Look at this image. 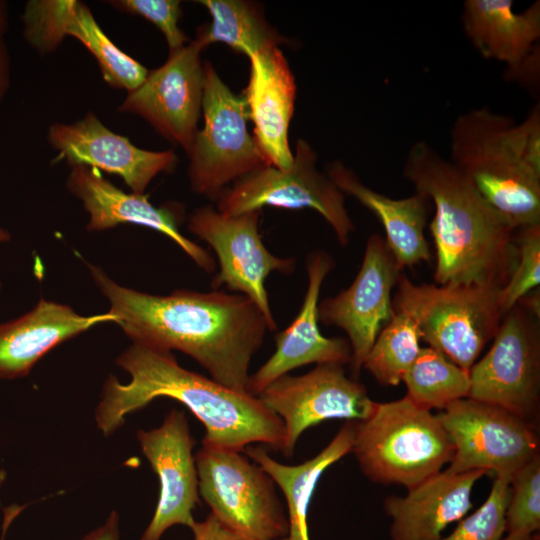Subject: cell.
<instances>
[{"instance_id": "cell-21", "label": "cell", "mask_w": 540, "mask_h": 540, "mask_svg": "<svg viewBox=\"0 0 540 540\" xmlns=\"http://www.w3.org/2000/svg\"><path fill=\"white\" fill-rule=\"evenodd\" d=\"M249 60V81L242 96L254 125V141L268 166L289 169L294 159L288 132L295 107V78L279 47Z\"/></svg>"}, {"instance_id": "cell-36", "label": "cell", "mask_w": 540, "mask_h": 540, "mask_svg": "<svg viewBox=\"0 0 540 540\" xmlns=\"http://www.w3.org/2000/svg\"><path fill=\"white\" fill-rule=\"evenodd\" d=\"M81 540H120L118 512L113 510L102 525L87 533Z\"/></svg>"}, {"instance_id": "cell-24", "label": "cell", "mask_w": 540, "mask_h": 540, "mask_svg": "<svg viewBox=\"0 0 540 540\" xmlns=\"http://www.w3.org/2000/svg\"><path fill=\"white\" fill-rule=\"evenodd\" d=\"M328 177L344 194L355 198L379 219L385 230V242L399 267L414 266L431 259L424 235L428 220L429 198L420 192L394 199L365 185L357 174L340 161L326 166Z\"/></svg>"}, {"instance_id": "cell-27", "label": "cell", "mask_w": 540, "mask_h": 540, "mask_svg": "<svg viewBox=\"0 0 540 540\" xmlns=\"http://www.w3.org/2000/svg\"><path fill=\"white\" fill-rule=\"evenodd\" d=\"M210 24L197 29L206 45L221 42L248 58L278 48L287 39L266 20L262 7L246 0H201Z\"/></svg>"}, {"instance_id": "cell-26", "label": "cell", "mask_w": 540, "mask_h": 540, "mask_svg": "<svg viewBox=\"0 0 540 540\" xmlns=\"http://www.w3.org/2000/svg\"><path fill=\"white\" fill-rule=\"evenodd\" d=\"M356 421H346L330 443L313 458L297 465H285L272 458L263 446L248 445L243 452L257 463L284 494L288 532L280 540H310L308 510L324 471L351 453Z\"/></svg>"}, {"instance_id": "cell-29", "label": "cell", "mask_w": 540, "mask_h": 540, "mask_svg": "<svg viewBox=\"0 0 540 540\" xmlns=\"http://www.w3.org/2000/svg\"><path fill=\"white\" fill-rule=\"evenodd\" d=\"M421 333L405 313L394 312L379 332L362 368L384 386H397L420 352Z\"/></svg>"}, {"instance_id": "cell-4", "label": "cell", "mask_w": 540, "mask_h": 540, "mask_svg": "<svg viewBox=\"0 0 540 540\" xmlns=\"http://www.w3.org/2000/svg\"><path fill=\"white\" fill-rule=\"evenodd\" d=\"M450 162L514 230L540 224V106L521 121L472 108L450 130Z\"/></svg>"}, {"instance_id": "cell-18", "label": "cell", "mask_w": 540, "mask_h": 540, "mask_svg": "<svg viewBox=\"0 0 540 540\" xmlns=\"http://www.w3.org/2000/svg\"><path fill=\"white\" fill-rule=\"evenodd\" d=\"M47 140L59 152L58 158L71 167L84 165L118 175L136 194H143L156 175L173 171L178 162L173 150L139 148L108 129L92 112L71 124H52Z\"/></svg>"}, {"instance_id": "cell-12", "label": "cell", "mask_w": 540, "mask_h": 540, "mask_svg": "<svg viewBox=\"0 0 540 540\" xmlns=\"http://www.w3.org/2000/svg\"><path fill=\"white\" fill-rule=\"evenodd\" d=\"M260 216L261 210L225 215L203 206L190 215L188 230L209 244L217 256L219 271L212 288L226 286L249 298L264 315L270 331H275L265 280L272 272L291 274L296 260L278 257L266 248L259 233Z\"/></svg>"}, {"instance_id": "cell-32", "label": "cell", "mask_w": 540, "mask_h": 540, "mask_svg": "<svg viewBox=\"0 0 540 540\" xmlns=\"http://www.w3.org/2000/svg\"><path fill=\"white\" fill-rule=\"evenodd\" d=\"M510 483L496 477L483 504L458 521L455 529L439 540H500L505 533V511Z\"/></svg>"}, {"instance_id": "cell-9", "label": "cell", "mask_w": 540, "mask_h": 540, "mask_svg": "<svg viewBox=\"0 0 540 540\" xmlns=\"http://www.w3.org/2000/svg\"><path fill=\"white\" fill-rule=\"evenodd\" d=\"M293 155L289 169L265 165L233 182L218 196L216 209L225 215H238L266 206L311 208L330 225L341 246H346L355 225L345 195L316 168L317 155L307 141L299 139Z\"/></svg>"}, {"instance_id": "cell-31", "label": "cell", "mask_w": 540, "mask_h": 540, "mask_svg": "<svg viewBox=\"0 0 540 540\" xmlns=\"http://www.w3.org/2000/svg\"><path fill=\"white\" fill-rule=\"evenodd\" d=\"M513 240L517 261L508 282L500 291L503 314L540 283V224L515 229Z\"/></svg>"}, {"instance_id": "cell-6", "label": "cell", "mask_w": 540, "mask_h": 540, "mask_svg": "<svg viewBox=\"0 0 540 540\" xmlns=\"http://www.w3.org/2000/svg\"><path fill=\"white\" fill-rule=\"evenodd\" d=\"M501 289L476 284H415L400 273L392 308L415 321L429 347L469 371L499 328Z\"/></svg>"}, {"instance_id": "cell-42", "label": "cell", "mask_w": 540, "mask_h": 540, "mask_svg": "<svg viewBox=\"0 0 540 540\" xmlns=\"http://www.w3.org/2000/svg\"><path fill=\"white\" fill-rule=\"evenodd\" d=\"M9 239H10L9 233L5 231L4 229L0 228V242L8 241Z\"/></svg>"}, {"instance_id": "cell-34", "label": "cell", "mask_w": 540, "mask_h": 540, "mask_svg": "<svg viewBox=\"0 0 540 540\" xmlns=\"http://www.w3.org/2000/svg\"><path fill=\"white\" fill-rule=\"evenodd\" d=\"M504 77L517 82L530 92L538 93L540 84L539 44L520 63L512 67H507Z\"/></svg>"}, {"instance_id": "cell-35", "label": "cell", "mask_w": 540, "mask_h": 540, "mask_svg": "<svg viewBox=\"0 0 540 540\" xmlns=\"http://www.w3.org/2000/svg\"><path fill=\"white\" fill-rule=\"evenodd\" d=\"M194 540H254L222 523L212 513L191 529Z\"/></svg>"}, {"instance_id": "cell-22", "label": "cell", "mask_w": 540, "mask_h": 540, "mask_svg": "<svg viewBox=\"0 0 540 540\" xmlns=\"http://www.w3.org/2000/svg\"><path fill=\"white\" fill-rule=\"evenodd\" d=\"M486 474L446 469L408 489L405 496L386 497L383 506L391 519V540H439L450 524L472 508L473 488Z\"/></svg>"}, {"instance_id": "cell-30", "label": "cell", "mask_w": 540, "mask_h": 540, "mask_svg": "<svg viewBox=\"0 0 540 540\" xmlns=\"http://www.w3.org/2000/svg\"><path fill=\"white\" fill-rule=\"evenodd\" d=\"M505 511V533L530 535L540 529V453L520 468L510 481Z\"/></svg>"}, {"instance_id": "cell-8", "label": "cell", "mask_w": 540, "mask_h": 540, "mask_svg": "<svg viewBox=\"0 0 540 540\" xmlns=\"http://www.w3.org/2000/svg\"><path fill=\"white\" fill-rule=\"evenodd\" d=\"M199 496L228 527L254 540H280L288 519L275 482L243 451L202 444L195 455Z\"/></svg>"}, {"instance_id": "cell-33", "label": "cell", "mask_w": 540, "mask_h": 540, "mask_svg": "<svg viewBox=\"0 0 540 540\" xmlns=\"http://www.w3.org/2000/svg\"><path fill=\"white\" fill-rule=\"evenodd\" d=\"M108 3L121 12L139 15L153 23L164 35L169 53L190 42L178 25L182 15L178 0H113Z\"/></svg>"}, {"instance_id": "cell-25", "label": "cell", "mask_w": 540, "mask_h": 540, "mask_svg": "<svg viewBox=\"0 0 540 540\" xmlns=\"http://www.w3.org/2000/svg\"><path fill=\"white\" fill-rule=\"evenodd\" d=\"M512 0H466L461 23L476 50L487 59L512 67L520 63L540 38V1L520 13Z\"/></svg>"}, {"instance_id": "cell-5", "label": "cell", "mask_w": 540, "mask_h": 540, "mask_svg": "<svg viewBox=\"0 0 540 540\" xmlns=\"http://www.w3.org/2000/svg\"><path fill=\"white\" fill-rule=\"evenodd\" d=\"M351 452L370 481L408 490L442 471L454 446L438 415L405 396L355 422Z\"/></svg>"}, {"instance_id": "cell-3", "label": "cell", "mask_w": 540, "mask_h": 540, "mask_svg": "<svg viewBox=\"0 0 540 540\" xmlns=\"http://www.w3.org/2000/svg\"><path fill=\"white\" fill-rule=\"evenodd\" d=\"M403 176L434 204L435 283L503 288L517 261L514 229L424 140L408 150Z\"/></svg>"}, {"instance_id": "cell-11", "label": "cell", "mask_w": 540, "mask_h": 540, "mask_svg": "<svg viewBox=\"0 0 540 540\" xmlns=\"http://www.w3.org/2000/svg\"><path fill=\"white\" fill-rule=\"evenodd\" d=\"M531 315L519 304L503 314L488 352L469 370L468 398L502 407L535 424L540 404V337Z\"/></svg>"}, {"instance_id": "cell-7", "label": "cell", "mask_w": 540, "mask_h": 540, "mask_svg": "<svg viewBox=\"0 0 540 540\" xmlns=\"http://www.w3.org/2000/svg\"><path fill=\"white\" fill-rule=\"evenodd\" d=\"M204 124L188 157L191 190L216 201L230 183L267 165L248 130V109L210 62L204 64Z\"/></svg>"}, {"instance_id": "cell-20", "label": "cell", "mask_w": 540, "mask_h": 540, "mask_svg": "<svg viewBox=\"0 0 540 540\" xmlns=\"http://www.w3.org/2000/svg\"><path fill=\"white\" fill-rule=\"evenodd\" d=\"M67 188L82 201L88 212V230H105L122 223L142 225L169 237L202 270L214 272L216 263L213 257L180 233L179 217L173 209L155 207L143 194L125 193L107 181L98 170L84 165L71 167Z\"/></svg>"}, {"instance_id": "cell-28", "label": "cell", "mask_w": 540, "mask_h": 540, "mask_svg": "<svg viewBox=\"0 0 540 540\" xmlns=\"http://www.w3.org/2000/svg\"><path fill=\"white\" fill-rule=\"evenodd\" d=\"M402 381L407 389L406 396L430 411L444 410L453 402L467 398L470 392L469 371L429 346L421 347Z\"/></svg>"}, {"instance_id": "cell-23", "label": "cell", "mask_w": 540, "mask_h": 540, "mask_svg": "<svg viewBox=\"0 0 540 540\" xmlns=\"http://www.w3.org/2000/svg\"><path fill=\"white\" fill-rule=\"evenodd\" d=\"M107 321L116 322L109 311L82 316L67 305L41 299L28 313L0 324V379L26 376L55 346Z\"/></svg>"}, {"instance_id": "cell-13", "label": "cell", "mask_w": 540, "mask_h": 540, "mask_svg": "<svg viewBox=\"0 0 540 540\" xmlns=\"http://www.w3.org/2000/svg\"><path fill=\"white\" fill-rule=\"evenodd\" d=\"M282 421V454L291 458L302 433L329 419L362 421L375 409L363 384L349 378L340 364H319L309 372L283 375L257 396Z\"/></svg>"}, {"instance_id": "cell-41", "label": "cell", "mask_w": 540, "mask_h": 540, "mask_svg": "<svg viewBox=\"0 0 540 540\" xmlns=\"http://www.w3.org/2000/svg\"><path fill=\"white\" fill-rule=\"evenodd\" d=\"M500 540H540V538L538 533L530 535L506 534V536H503Z\"/></svg>"}, {"instance_id": "cell-2", "label": "cell", "mask_w": 540, "mask_h": 540, "mask_svg": "<svg viewBox=\"0 0 540 540\" xmlns=\"http://www.w3.org/2000/svg\"><path fill=\"white\" fill-rule=\"evenodd\" d=\"M116 363L130 380L121 383L110 375L104 383L94 416L104 436L116 432L130 413L166 397L187 407L203 424L204 445L243 451L259 443L282 450L283 423L257 396L187 370L171 351L143 343L132 342Z\"/></svg>"}, {"instance_id": "cell-38", "label": "cell", "mask_w": 540, "mask_h": 540, "mask_svg": "<svg viewBox=\"0 0 540 540\" xmlns=\"http://www.w3.org/2000/svg\"><path fill=\"white\" fill-rule=\"evenodd\" d=\"M539 290L537 291H531L525 296H523L517 304L522 306L525 310H527L530 314H532L534 317L539 318V306H540V299H539Z\"/></svg>"}, {"instance_id": "cell-17", "label": "cell", "mask_w": 540, "mask_h": 540, "mask_svg": "<svg viewBox=\"0 0 540 540\" xmlns=\"http://www.w3.org/2000/svg\"><path fill=\"white\" fill-rule=\"evenodd\" d=\"M23 37L41 54L55 51L65 36L79 40L96 59L104 80L131 92L149 70L114 44L90 9L77 0H30L21 15Z\"/></svg>"}, {"instance_id": "cell-16", "label": "cell", "mask_w": 540, "mask_h": 540, "mask_svg": "<svg viewBox=\"0 0 540 540\" xmlns=\"http://www.w3.org/2000/svg\"><path fill=\"white\" fill-rule=\"evenodd\" d=\"M143 455L157 474L159 498L153 517L139 540H160L174 525L190 530L199 502L198 474L193 456L195 440L183 411L171 410L161 425L137 432Z\"/></svg>"}, {"instance_id": "cell-14", "label": "cell", "mask_w": 540, "mask_h": 540, "mask_svg": "<svg viewBox=\"0 0 540 540\" xmlns=\"http://www.w3.org/2000/svg\"><path fill=\"white\" fill-rule=\"evenodd\" d=\"M207 47L197 32L181 49L170 52L167 61L148 72L144 82L128 92L119 106L134 113L170 142L190 152L202 111L204 64L200 53Z\"/></svg>"}, {"instance_id": "cell-37", "label": "cell", "mask_w": 540, "mask_h": 540, "mask_svg": "<svg viewBox=\"0 0 540 540\" xmlns=\"http://www.w3.org/2000/svg\"><path fill=\"white\" fill-rule=\"evenodd\" d=\"M10 72L9 53L4 38H0V103L10 86Z\"/></svg>"}, {"instance_id": "cell-40", "label": "cell", "mask_w": 540, "mask_h": 540, "mask_svg": "<svg viewBox=\"0 0 540 540\" xmlns=\"http://www.w3.org/2000/svg\"><path fill=\"white\" fill-rule=\"evenodd\" d=\"M8 29V6L5 1H0V38H4V35Z\"/></svg>"}, {"instance_id": "cell-15", "label": "cell", "mask_w": 540, "mask_h": 540, "mask_svg": "<svg viewBox=\"0 0 540 540\" xmlns=\"http://www.w3.org/2000/svg\"><path fill=\"white\" fill-rule=\"evenodd\" d=\"M401 271L385 239L372 234L367 239L362 264L352 284L318 304L319 322L339 327L347 334L354 379L382 325H386L394 313L392 289Z\"/></svg>"}, {"instance_id": "cell-19", "label": "cell", "mask_w": 540, "mask_h": 540, "mask_svg": "<svg viewBox=\"0 0 540 540\" xmlns=\"http://www.w3.org/2000/svg\"><path fill=\"white\" fill-rule=\"evenodd\" d=\"M334 265L331 255L323 250L307 255L308 285L302 306L290 326L276 334L274 353L250 375L248 393L258 396L274 380L304 365L350 363L352 352L348 339L325 337L319 329L320 291Z\"/></svg>"}, {"instance_id": "cell-10", "label": "cell", "mask_w": 540, "mask_h": 540, "mask_svg": "<svg viewBox=\"0 0 540 540\" xmlns=\"http://www.w3.org/2000/svg\"><path fill=\"white\" fill-rule=\"evenodd\" d=\"M437 415L454 446L452 472H493L510 483L539 454L536 425L502 407L467 397Z\"/></svg>"}, {"instance_id": "cell-39", "label": "cell", "mask_w": 540, "mask_h": 540, "mask_svg": "<svg viewBox=\"0 0 540 540\" xmlns=\"http://www.w3.org/2000/svg\"><path fill=\"white\" fill-rule=\"evenodd\" d=\"M25 506L12 505L5 510L3 526H2V535L0 540H5V535L9 525L16 518V516L21 512Z\"/></svg>"}, {"instance_id": "cell-1", "label": "cell", "mask_w": 540, "mask_h": 540, "mask_svg": "<svg viewBox=\"0 0 540 540\" xmlns=\"http://www.w3.org/2000/svg\"><path fill=\"white\" fill-rule=\"evenodd\" d=\"M90 271L109 300V312L132 342L181 351L213 380L247 392L251 360L270 331L253 301L215 290L152 295L120 286L98 267Z\"/></svg>"}]
</instances>
